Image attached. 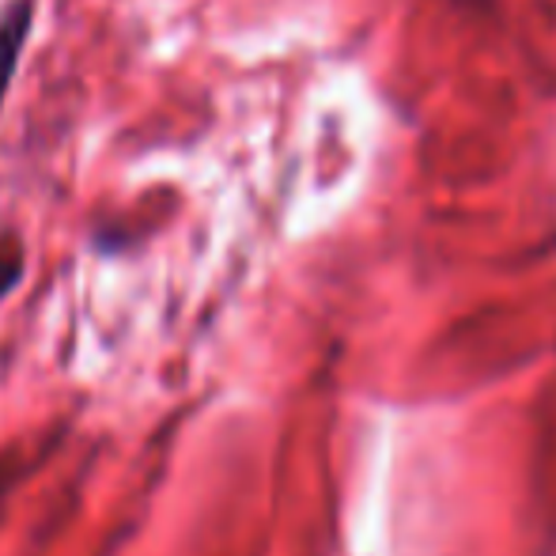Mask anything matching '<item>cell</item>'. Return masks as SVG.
<instances>
[{
    "label": "cell",
    "instance_id": "1",
    "mask_svg": "<svg viewBox=\"0 0 556 556\" xmlns=\"http://www.w3.org/2000/svg\"><path fill=\"white\" fill-rule=\"evenodd\" d=\"M27 30H30V0H15L0 15V99H4L15 65H20V50L27 42Z\"/></svg>",
    "mask_w": 556,
    "mask_h": 556
},
{
    "label": "cell",
    "instance_id": "2",
    "mask_svg": "<svg viewBox=\"0 0 556 556\" xmlns=\"http://www.w3.org/2000/svg\"><path fill=\"white\" fill-rule=\"evenodd\" d=\"M20 269H23V262H20V250H4L0 247V295L8 292V288L20 280Z\"/></svg>",
    "mask_w": 556,
    "mask_h": 556
}]
</instances>
